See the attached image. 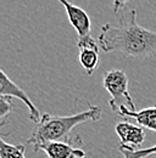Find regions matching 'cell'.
I'll use <instances>...</instances> for the list:
<instances>
[{
	"mask_svg": "<svg viewBox=\"0 0 156 158\" xmlns=\"http://www.w3.org/2000/svg\"><path fill=\"white\" fill-rule=\"evenodd\" d=\"M0 96H9V98H16L21 100L29 111V119L38 124L40 120V113L39 110L34 106L32 100L26 94V91L16 85L11 79L6 76L4 69H0Z\"/></svg>",
	"mask_w": 156,
	"mask_h": 158,
	"instance_id": "obj_5",
	"label": "cell"
},
{
	"mask_svg": "<svg viewBox=\"0 0 156 158\" xmlns=\"http://www.w3.org/2000/svg\"><path fill=\"white\" fill-rule=\"evenodd\" d=\"M0 158H26V147L7 143L4 139H0Z\"/></svg>",
	"mask_w": 156,
	"mask_h": 158,
	"instance_id": "obj_10",
	"label": "cell"
},
{
	"mask_svg": "<svg viewBox=\"0 0 156 158\" xmlns=\"http://www.w3.org/2000/svg\"><path fill=\"white\" fill-rule=\"evenodd\" d=\"M101 108L90 103H88V108L71 116H51L45 113L41 116L27 142L33 145V147H37L49 142L62 141V139L68 140V136L75 127L85 122L99 120L101 118Z\"/></svg>",
	"mask_w": 156,
	"mask_h": 158,
	"instance_id": "obj_2",
	"label": "cell"
},
{
	"mask_svg": "<svg viewBox=\"0 0 156 158\" xmlns=\"http://www.w3.org/2000/svg\"><path fill=\"white\" fill-rule=\"evenodd\" d=\"M123 118H133L138 122L140 127L156 131V106L144 108L141 111H128L127 107H121L117 112Z\"/></svg>",
	"mask_w": 156,
	"mask_h": 158,
	"instance_id": "obj_9",
	"label": "cell"
},
{
	"mask_svg": "<svg viewBox=\"0 0 156 158\" xmlns=\"http://www.w3.org/2000/svg\"><path fill=\"white\" fill-rule=\"evenodd\" d=\"M79 141V138H77L73 142L70 140L49 142L34 147V151L43 150L48 158H84L85 152L80 147H75Z\"/></svg>",
	"mask_w": 156,
	"mask_h": 158,
	"instance_id": "obj_6",
	"label": "cell"
},
{
	"mask_svg": "<svg viewBox=\"0 0 156 158\" xmlns=\"http://www.w3.org/2000/svg\"><path fill=\"white\" fill-rule=\"evenodd\" d=\"M77 48L79 50L78 60H79L80 66L84 68V71L88 76H92L100 63L99 43L92 35L78 37Z\"/></svg>",
	"mask_w": 156,
	"mask_h": 158,
	"instance_id": "obj_4",
	"label": "cell"
},
{
	"mask_svg": "<svg viewBox=\"0 0 156 158\" xmlns=\"http://www.w3.org/2000/svg\"><path fill=\"white\" fill-rule=\"evenodd\" d=\"M102 83L106 91L111 95L109 105L112 111L118 112L121 107H127L132 112L136 111V105L128 90V78L123 71L114 69L105 72Z\"/></svg>",
	"mask_w": 156,
	"mask_h": 158,
	"instance_id": "obj_3",
	"label": "cell"
},
{
	"mask_svg": "<svg viewBox=\"0 0 156 158\" xmlns=\"http://www.w3.org/2000/svg\"><path fill=\"white\" fill-rule=\"evenodd\" d=\"M119 151L122 152L124 158H148L156 155V146H153L150 148H143V150H133L131 147L121 145Z\"/></svg>",
	"mask_w": 156,
	"mask_h": 158,
	"instance_id": "obj_11",
	"label": "cell"
},
{
	"mask_svg": "<svg viewBox=\"0 0 156 158\" xmlns=\"http://www.w3.org/2000/svg\"><path fill=\"white\" fill-rule=\"evenodd\" d=\"M60 2L63 5V7L66 10V14H67V17H68V21L72 24V27L76 29L78 37L90 35L89 33H90L92 22H90L88 14L83 9L78 7V6L68 2V1L60 0Z\"/></svg>",
	"mask_w": 156,
	"mask_h": 158,
	"instance_id": "obj_7",
	"label": "cell"
},
{
	"mask_svg": "<svg viewBox=\"0 0 156 158\" xmlns=\"http://www.w3.org/2000/svg\"><path fill=\"white\" fill-rule=\"evenodd\" d=\"M115 130L121 140V145L131 147L133 150H136V147L140 146L145 140L144 129L140 125H134L129 123L128 120L117 123Z\"/></svg>",
	"mask_w": 156,
	"mask_h": 158,
	"instance_id": "obj_8",
	"label": "cell"
},
{
	"mask_svg": "<svg viewBox=\"0 0 156 158\" xmlns=\"http://www.w3.org/2000/svg\"><path fill=\"white\" fill-rule=\"evenodd\" d=\"M12 111V103L11 98L9 96H0V119L1 125L5 123V119L9 116V113Z\"/></svg>",
	"mask_w": 156,
	"mask_h": 158,
	"instance_id": "obj_12",
	"label": "cell"
},
{
	"mask_svg": "<svg viewBox=\"0 0 156 158\" xmlns=\"http://www.w3.org/2000/svg\"><path fill=\"white\" fill-rule=\"evenodd\" d=\"M136 11L133 9L128 21L119 24H104L98 43L104 52H122L124 56L136 59L156 55V33L136 23Z\"/></svg>",
	"mask_w": 156,
	"mask_h": 158,
	"instance_id": "obj_1",
	"label": "cell"
}]
</instances>
